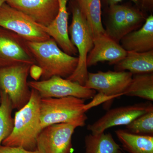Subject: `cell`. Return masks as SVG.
<instances>
[{
    "label": "cell",
    "mask_w": 153,
    "mask_h": 153,
    "mask_svg": "<svg viewBox=\"0 0 153 153\" xmlns=\"http://www.w3.org/2000/svg\"><path fill=\"white\" fill-rule=\"evenodd\" d=\"M32 65L19 63L0 67V90L9 95L13 109H21L30 100L31 89L27 78Z\"/></svg>",
    "instance_id": "5b68a950"
},
{
    "label": "cell",
    "mask_w": 153,
    "mask_h": 153,
    "mask_svg": "<svg viewBox=\"0 0 153 153\" xmlns=\"http://www.w3.org/2000/svg\"><path fill=\"white\" fill-rule=\"evenodd\" d=\"M153 3V0H142V4L145 7L152 6Z\"/></svg>",
    "instance_id": "f1b7e54d"
},
{
    "label": "cell",
    "mask_w": 153,
    "mask_h": 153,
    "mask_svg": "<svg viewBox=\"0 0 153 153\" xmlns=\"http://www.w3.org/2000/svg\"><path fill=\"white\" fill-rule=\"evenodd\" d=\"M72 21L68 28L72 44L78 54L77 67L68 80L85 85L88 76L86 60L93 47V37L85 17L76 4L72 7Z\"/></svg>",
    "instance_id": "277c9868"
},
{
    "label": "cell",
    "mask_w": 153,
    "mask_h": 153,
    "mask_svg": "<svg viewBox=\"0 0 153 153\" xmlns=\"http://www.w3.org/2000/svg\"><path fill=\"white\" fill-rule=\"evenodd\" d=\"M27 43L36 65L42 69L41 80L54 76L67 79L74 73L78 57L63 52L53 38L43 42Z\"/></svg>",
    "instance_id": "7a4b0ae2"
},
{
    "label": "cell",
    "mask_w": 153,
    "mask_h": 153,
    "mask_svg": "<svg viewBox=\"0 0 153 153\" xmlns=\"http://www.w3.org/2000/svg\"><path fill=\"white\" fill-rule=\"evenodd\" d=\"M84 153H123L118 144L110 133L90 134L85 137Z\"/></svg>",
    "instance_id": "d6986e66"
},
{
    "label": "cell",
    "mask_w": 153,
    "mask_h": 153,
    "mask_svg": "<svg viewBox=\"0 0 153 153\" xmlns=\"http://www.w3.org/2000/svg\"><path fill=\"white\" fill-rule=\"evenodd\" d=\"M115 70L128 71L133 74L152 73L153 50L144 52H127L126 57L115 65Z\"/></svg>",
    "instance_id": "2e32d148"
},
{
    "label": "cell",
    "mask_w": 153,
    "mask_h": 153,
    "mask_svg": "<svg viewBox=\"0 0 153 153\" xmlns=\"http://www.w3.org/2000/svg\"><path fill=\"white\" fill-rule=\"evenodd\" d=\"M76 127L67 123H58L42 129L37 140L39 153H71L72 137Z\"/></svg>",
    "instance_id": "ba28073f"
},
{
    "label": "cell",
    "mask_w": 153,
    "mask_h": 153,
    "mask_svg": "<svg viewBox=\"0 0 153 153\" xmlns=\"http://www.w3.org/2000/svg\"><path fill=\"white\" fill-rule=\"evenodd\" d=\"M28 85L31 89L38 91L41 98L73 97L83 100L90 99L96 94L95 90L57 76L46 80L29 81Z\"/></svg>",
    "instance_id": "52a82bcc"
},
{
    "label": "cell",
    "mask_w": 153,
    "mask_h": 153,
    "mask_svg": "<svg viewBox=\"0 0 153 153\" xmlns=\"http://www.w3.org/2000/svg\"><path fill=\"white\" fill-rule=\"evenodd\" d=\"M124 95L153 100V73L133 74Z\"/></svg>",
    "instance_id": "ffe728a7"
},
{
    "label": "cell",
    "mask_w": 153,
    "mask_h": 153,
    "mask_svg": "<svg viewBox=\"0 0 153 153\" xmlns=\"http://www.w3.org/2000/svg\"><path fill=\"white\" fill-rule=\"evenodd\" d=\"M146 19L143 14L138 10L128 7L125 20L121 31V39L129 33L137 30Z\"/></svg>",
    "instance_id": "cb8c5ba5"
},
{
    "label": "cell",
    "mask_w": 153,
    "mask_h": 153,
    "mask_svg": "<svg viewBox=\"0 0 153 153\" xmlns=\"http://www.w3.org/2000/svg\"><path fill=\"white\" fill-rule=\"evenodd\" d=\"M42 73V69L36 64H33L30 67L29 74L35 80L38 81L41 78Z\"/></svg>",
    "instance_id": "4316f807"
},
{
    "label": "cell",
    "mask_w": 153,
    "mask_h": 153,
    "mask_svg": "<svg viewBox=\"0 0 153 153\" xmlns=\"http://www.w3.org/2000/svg\"><path fill=\"white\" fill-rule=\"evenodd\" d=\"M126 128L135 134L153 136V110L135 119L126 126Z\"/></svg>",
    "instance_id": "603a6c76"
},
{
    "label": "cell",
    "mask_w": 153,
    "mask_h": 153,
    "mask_svg": "<svg viewBox=\"0 0 153 153\" xmlns=\"http://www.w3.org/2000/svg\"><path fill=\"white\" fill-rule=\"evenodd\" d=\"M127 52L120 43L105 33L99 35L93 38V48L88 53L86 60L87 67L105 61L110 65H115L126 57Z\"/></svg>",
    "instance_id": "4fadbf2b"
},
{
    "label": "cell",
    "mask_w": 153,
    "mask_h": 153,
    "mask_svg": "<svg viewBox=\"0 0 153 153\" xmlns=\"http://www.w3.org/2000/svg\"><path fill=\"white\" fill-rule=\"evenodd\" d=\"M133 74L126 71L88 72L84 86L108 96L124 95L131 82Z\"/></svg>",
    "instance_id": "8fae6325"
},
{
    "label": "cell",
    "mask_w": 153,
    "mask_h": 153,
    "mask_svg": "<svg viewBox=\"0 0 153 153\" xmlns=\"http://www.w3.org/2000/svg\"><path fill=\"white\" fill-rule=\"evenodd\" d=\"M6 3L46 27L54 21L59 10L58 0H7Z\"/></svg>",
    "instance_id": "7c38bea8"
},
{
    "label": "cell",
    "mask_w": 153,
    "mask_h": 153,
    "mask_svg": "<svg viewBox=\"0 0 153 153\" xmlns=\"http://www.w3.org/2000/svg\"><path fill=\"white\" fill-rule=\"evenodd\" d=\"M0 146L4 140L10 134L14 126V118L12 117L13 109L9 95L0 90Z\"/></svg>",
    "instance_id": "44dd1931"
},
{
    "label": "cell",
    "mask_w": 153,
    "mask_h": 153,
    "mask_svg": "<svg viewBox=\"0 0 153 153\" xmlns=\"http://www.w3.org/2000/svg\"><path fill=\"white\" fill-rule=\"evenodd\" d=\"M0 102H1V97H0Z\"/></svg>",
    "instance_id": "4dcf8cb0"
},
{
    "label": "cell",
    "mask_w": 153,
    "mask_h": 153,
    "mask_svg": "<svg viewBox=\"0 0 153 153\" xmlns=\"http://www.w3.org/2000/svg\"><path fill=\"white\" fill-rule=\"evenodd\" d=\"M85 17L93 38L105 33L101 17V0H75Z\"/></svg>",
    "instance_id": "ac0fdd59"
},
{
    "label": "cell",
    "mask_w": 153,
    "mask_h": 153,
    "mask_svg": "<svg viewBox=\"0 0 153 153\" xmlns=\"http://www.w3.org/2000/svg\"><path fill=\"white\" fill-rule=\"evenodd\" d=\"M128 7L120 5L110 6L109 17L106 24L105 33L120 43V33L125 20Z\"/></svg>",
    "instance_id": "7402d4cb"
},
{
    "label": "cell",
    "mask_w": 153,
    "mask_h": 153,
    "mask_svg": "<svg viewBox=\"0 0 153 153\" xmlns=\"http://www.w3.org/2000/svg\"><path fill=\"white\" fill-rule=\"evenodd\" d=\"M117 97H118L116 96H108L98 92L97 94H96L90 102L85 104L84 106V110L86 112L92 108L98 106L102 103L111 101Z\"/></svg>",
    "instance_id": "d4e9b609"
},
{
    "label": "cell",
    "mask_w": 153,
    "mask_h": 153,
    "mask_svg": "<svg viewBox=\"0 0 153 153\" xmlns=\"http://www.w3.org/2000/svg\"><path fill=\"white\" fill-rule=\"evenodd\" d=\"M31 89L30 100L16 112L13 131L3 141L1 145L36 150L37 138L42 130L40 119L41 97L37 91Z\"/></svg>",
    "instance_id": "6da1fadb"
},
{
    "label": "cell",
    "mask_w": 153,
    "mask_h": 153,
    "mask_svg": "<svg viewBox=\"0 0 153 153\" xmlns=\"http://www.w3.org/2000/svg\"><path fill=\"white\" fill-rule=\"evenodd\" d=\"M0 27L18 34L28 42H43L51 37L46 27L5 3L0 7Z\"/></svg>",
    "instance_id": "8992f818"
},
{
    "label": "cell",
    "mask_w": 153,
    "mask_h": 153,
    "mask_svg": "<svg viewBox=\"0 0 153 153\" xmlns=\"http://www.w3.org/2000/svg\"><path fill=\"white\" fill-rule=\"evenodd\" d=\"M7 0H0V7H1V6L3 4L7 2Z\"/></svg>",
    "instance_id": "f546056e"
},
{
    "label": "cell",
    "mask_w": 153,
    "mask_h": 153,
    "mask_svg": "<svg viewBox=\"0 0 153 153\" xmlns=\"http://www.w3.org/2000/svg\"><path fill=\"white\" fill-rule=\"evenodd\" d=\"M127 52H144L153 50V16L146 19L141 27L123 36L120 41Z\"/></svg>",
    "instance_id": "9a60e30c"
},
{
    "label": "cell",
    "mask_w": 153,
    "mask_h": 153,
    "mask_svg": "<svg viewBox=\"0 0 153 153\" xmlns=\"http://www.w3.org/2000/svg\"><path fill=\"white\" fill-rule=\"evenodd\" d=\"M106 2L110 6L113 5L117 4V3L122 1L123 0H105ZM132 1L137 5H139L140 4H142V0H130Z\"/></svg>",
    "instance_id": "83f0119b"
},
{
    "label": "cell",
    "mask_w": 153,
    "mask_h": 153,
    "mask_svg": "<svg viewBox=\"0 0 153 153\" xmlns=\"http://www.w3.org/2000/svg\"><path fill=\"white\" fill-rule=\"evenodd\" d=\"M68 1L58 0L59 10L57 16L46 28V31L63 52L74 56L78 52L76 47L71 43L68 34V13L67 7Z\"/></svg>",
    "instance_id": "5bb4252c"
},
{
    "label": "cell",
    "mask_w": 153,
    "mask_h": 153,
    "mask_svg": "<svg viewBox=\"0 0 153 153\" xmlns=\"http://www.w3.org/2000/svg\"><path fill=\"white\" fill-rule=\"evenodd\" d=\"M0 153H39L37 150L30 151L19 147H10L1 145Z\"/></svg>",
    "instance_id": "484cf974"
},
{
    "label": "cell",
    "mask_w": 153,
    "mask_h": 153,
    "mask_svg": "<svg viewBox=\"0 0 153 153\" xmlns=\"http://www.w3.org/2000/svg\"><path fill=\"white\" fill-rule=\"evenodd\" d=\"M27 42L18 34L0 27V67L36 64Z\"/></svg>",
    "instance_id": "30bf717a"
},
{
    "label": "cell",
    "mask_w": 153,
    "mask_h": 153,
    "mask_svg": "<svg viewBox=\"0 0 153 153\" xmlns=\"http://www.w3.org/2000/svg\"><path fill=\"white\" fill-rule=\"evenodd\" d=\"M153 110L151 102L140 103L108 110L98 120L87 126L88 130L96 134L117 126H127L135 119Z\"/></svg>",
    "instance_id": "9c48e42d"
},
{
    "label": "cell",
    "mask_w": 153,
    "mask_h": 153,
    "mask_svg": "<svg viewBox=\"0 0 153 153\" xmlns=\"http://www.w3.org/2000/svg\"><path fill=\"white\" fill-rule=\"evenodd\" d=\"M85 100L68 97L41 98V128L58 123H67L76 128L85 126L88 117L84 110Z\"/></svg>",
    "instance_id": "3957f363"
},
{
    "label": "cell",
    "mask_w": 153,
    "mask_h": 153,
    "mask_svg": "<svg viewBox=\"0 0 153 153\" xmlns=\"http://www.w3.org/2000/svg\"><path fill=\"white\" fill-rule=\"evenodd\" d=\"M124 150L128 153H153V136L141 135L126 130L115 131Z\"/></svg>",
    "instance_id": "e0dca14e"
}]
</instances>
